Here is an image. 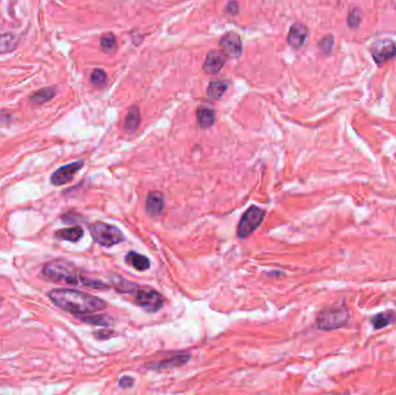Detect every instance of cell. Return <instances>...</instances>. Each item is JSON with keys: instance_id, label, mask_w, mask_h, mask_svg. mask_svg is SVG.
Returning <instances> with one entry per match:
<instances>
[{"instance_id": "cell-1", "label": "cell", "mask_w": 396, "mask_h": 395, "mask_svg": "<svg viewBox=\"0 0 396 395\" xmlns=\"http://www.w3.org/2000/svg\"><path fill=\"white\" fill-rule=\"evenodd\" d=\"M48 297L57 307L76 316L95 314L107 308L105 300L78 290L55 289L49 292Z\"/></svg>"}, {"instance_id": "cell-2", "label": "cell", "mask_w": 396, "mask_h": 395, "mask_svg": "<svg viewBox=\"0 0 396 395\" xmlns=\"http://www.w3.org/2000/svg\"><path fill=\"white\" fill-rule=\"evenodd\" d=\"M42 277L49 282L65 283L70 285H84L93 289L108 287L102 282L94 281L84 276L71 262L65 260H55L47 263L42 269Z\"/></svg>"}, {"instance_id": "cell-3", "label": "cell", "mask_w": 396, "mask_h": 395, "mask_svg": "<svg viewBox=\"0 0 396 395\" xmlns=\"http://www.w3.org/2000/svg\"><path fill=\"white\" fill-rule=\"evenodd\" d=\"M89 233L94 241L103 247H113L124 240V236L121 229L114 225L103 223V221H95V223L90 224Z\"/></svg>"}, {"instance_id": "cell-4", "label": "cell", "mask_w": 396, "mask_h": 395, "mask_svg": "<svg viewBox=\"0 0 396 395\" xmlns=\"http://www.w3.org/2000/svg\"><path fill=\"white\" fill-rule=\"evenodd\" d=\"M349 312L344 305L334 306L321 311L316 318V324L323 331H333L346 326Z\"/></svg>"}, {"instance_id": "cell-5", "label": "cell", "mask_w": 396, "mask_h": 395, "mask_svg": "<svg viewBox=\"0 0 396 395\" xmlns=\"http://www.w3.org/2000/svg\"><path fill=\"white\" fill-rule=\"evenodd\" d=\"M131 294L134 295L136 305L142 307L146 312H156L163 306L162 295L151 287L137 286Z\"/></svg>"}, {"instance_id": "cell-6", "label": "cell", "mask_w": 396, "mask_h": 395, "mask_svg": "<svg viewBox=\"0 0 396 395\" xmlns=\"http://www.w3.org/2000/svg\"><path fill=\"white\" fill-rule=\"evenodd\" d=\"M267 216V211L258 207H250L243 213L238 226V237L241 239L248 238L251 233L259 227Z\"/></svg>"}, {"instance_id": "cell-7", "label": "cell", "mask_w": 396, "mask_h": 395, "mask_svg": "<svg viewBox=\"0 0 396 395\" xmlns=\"http://www.w3.org/2000/svg\"><path fill=\"white\" fill-rule=\"evenodd\" d=\"M370 51L375 63L382 65L396 56V45L391 40H380L372 44Z\"/></svg>"}, {"instance_id": "cell-8", "label": "cell", "mask_w": 396, "mask_h": 395, "mask_svg": "<svg viewBox=\"0 0 396 395\" xmlns=\"http://www.w3.org/2000/svg\"><path fill=\"white\" fill-rule=\"evenodd\" d=\"M219 45L222 52L229 58H239L242 53V41L239 34L234 31H228L222 36L219 41Z\"/></svg>"}, {"instance_id": "cell-9", "label": "cell", "mask_w": 396, "mask_h": 395, "mask_svg": "<svg viewBox=\"0 0 396 395\" xmlns=\"http://www.w3.org/2000/svg\"><path fill=\"white\" fill-rule=\"evenodd\" d=\"M82 166H84V161H76L58 168L51 175V183L53 186H63V184L71 182L77 173L81 170Z\"/></svg>"}, {"instance_id": "cell-10", "label": "cell", "mask_w": 396, "mask_h": 395, "mask_svg": "<svg viewBox=\"0 0 396 395\" xmlns=\"http://www.w3.org/2000/svg\"><path fill=\"white\" fill-rule=\"evenodd\" d=\"M226 55L219 50H212L208 53L203 64V70L208 75H216L224 67Z\"/></svg>"}, {"instance_id": "cell-11", "label": "cell", "mask_w": 396, "mask_h": 395, "mask_svg": "<svg viewBox=\"0 0 396 395\" xmlns=\"http://www.w3.org/2000/svg\"><path fill=\"white\" fill-rule=\"evenodd\" d=\"M308 36V29L305 24L295 22L292 24L287 35V42L293 49H300L306 42Z\"/></svg>"}, {"instance_id": "cell-12", "label": "cell", "mask_w": 396, "mask_h": 395, "mask_svg": "<svg viewBox=\"0 0 396 395\" xmlns=\"http://www.w3.org/2000/svg\"><path fill=\"white\" fill-rule=\"evenodd\" d=\"M164 208V197L159 191H152L146 199V211L152 217H158Z\"/></svg>"}, {"instance_id": "cell-13", "label": "cell", "mask_w": 396, "mask_h": 395, "mask_svg": "<svg viewBox=\"0 0 396 395\" xmlns=\"http://www.w3.org/2000/svg\"><path fill=\"white\" fill-rule=\"evenodd\" d=\"M197 123L200 125L201 129H208V127L212 126L216 121V115H214L213 110L210 107L201 106L197 109Z\"/></svg>"}, {"instance_id": "cell-14", "label": "cell", "mask_w": 396, "mask_h": 395, "mask_svg": "<svg viewBox=\"0 0 396 395\" xmlns=\"http://www.w3.org/2000/svg\"><path fill=\"white\" fill-rule=\"evenodd\" d=\"M125 262L127 263V265L134 267L135 269H137L139 271L147 270V269H150V267H151V262L145 256V255H142L137 252L127 253L126 257H125Z\"/></svg>"}, {"instance_id": "cell-15", "label": "cell", "mask_w": 396, "mask_h": 395, "mask_svg": "<svg viewBox=\"0 0 396 395\" xmlns=\"http://www.w3.org/2000/svg\"><path fill=\"white\" fill-rule=\"evenodd\" d=\"M140 122V114H139V108L137 106L131 107L127 112V115L125 117L124 124H123V129L126 134H134L137 127L139 125Z\"/></svg>"}, {"instance_id": "cell-16", "label": "cell", "mask_w": 396, "mask_h": 395, "mask_svg": "<svg viewBox=\"0 0 396 395\" xmlns=\"http://www.w3.org/2000/svg\"><path fill=\"white\" fill-rule=\"evenodd\" d=\"M228 89V82L225 80H213L210 82L208 89H206V96L211 100H217L221 97L224 93Z\"/></svg>"}, {"instance_id": "cell-17", "label": "cell", "mask_w": 396, "mask_h": 395, "mask_svg": "<svg viewBox=\"0 0 396 395\" xmlns=\"http://www.w3.org/2000/svg\"><path fill=\"white\" fill-rule=\"evenodd\" d=\"M189 358H190V355H188V353H181V355H177L175 357L168 358V359H166V360L159 361V363H156V364H152L151 365L152 368H150V369L161 370V369L176 368V366L184 365L189 360Z\"/></svg>"}, {"instance_id": "cell-18", "label": "cell", "mask_w": 396, "mask_h": 395, "mask_svg": "<svg viewBox=\"0 0 396 395\" xmlns=\"http://www.w3.org/2000/svg\"><path fill=\"white\" fill-rule=\"evenodd\" d=\"M82 236H84V229H82L80 226L63 228L55 233V237L57 239H60V240H65V241H71V242L79 241L82 238Z\"/></svg>"}, {"instance_id": "cell-19", "label": "cell", "mask_w": 396, "mask_h": 395, "mask_svg": "<svg viewBox=\"0 0 396 395\" xmlns=\"http://www.w3.org/2000/svg\"><path fill=\"white\" fill-rule=\"evenodd\" d=\"M55 95H56L55 88L45 87V88L37 90L36 93L32 94V95L30 96V101H32L36 105H43V104H45V102L50 101Z\"/></svg>"}, {"instance_id": "cell-20", "label": "cell", "mask_w": 396, "mask_h": 395, "mask_svg": "<svg viewBox=\"0 0 396 395\" xmlns=\"http://www.w3.org/2000/svg\"><path fill=\"white\" fill-rule=\"evenodd\" d=\"M18 43L19 40L13 34L0 35V53H7L15 50Z\"/></svg>"}, {"instance_id": "cell-21", "label": "cell", "mask_w": 396, "mask_h": 395, "mask_svg": "<svg viewBox=\"0 0 396 395\" xmlns=\"http://www.w3.org/2000/svg\"><path fill=\"white\" fill-rule=\"evenodd\" d=\"M113 285L116 291L121 292V293L124 294H131L132 292L136 290V287L138 285L136 283H132L126 281V279L119 277V276H114L113 277Z\"/></svg>"}, {"instance_id": "cell-22", "label": "cell", "mask_w": 396, "mask_h": 395, "mask_svg": "<svg viewBox=\"0 0 396 395\" xmlns=\"http://www.w3.org/2000/svg\"><path fill=\"white\" fill-rule=\"evenodd\" d=\"M100 44H101L102 50L107 53L114 52L117 48L116 38H115V36L111 34V32H107V34L101 36Z\"/></svg>"}, {"instance_id": "cell-23", "label": "cell", "mask_w": 396, "mask_h": 395, "mask_svg": "<svg viewBox=\"0 0 396 395\" xmlns=\"http://www.w3.org/2000/svg\"><path fill=\"white\" fill-rule=\"evenodd\" d=\"M77 318L81 320L82 322L96 324V326H109V324H111L110 320L107 318V316H103V315L89 314V315H80V316H77Z\"/></svg>"}, {"instance_id": "cell-24", "label": "cell", "mask_w": 396, "mask_h": 395, "mask_svg": "<svg viewBox=\"0 0 396 395\" xmlns=\"http://www.w3.org/2000/svg\"><path fill=\"white\" fill-rule=\"evenodd\" d=\"M107 81H108V78H107L106 72L101 69H95L93 70L92 75H90V82L96 87H105Z\"/></svg>"}, {"instance_id": "cell-25", "label": "cell", "mask_w": 396, "mask_h": 395, "mask_svg": "<svg viewBox=\"0 0 396 395\" xmlns=\"http://www.w3.org/2000/svg\"><path fill=\"white\" fill-rule=\"evenodd\" d=\"M390 322H391V314L390 313L377 314L372 319V324L375 329H381L383 327L388 326Z\"/></svg>"}, {"instance_id": "cell-26", "label": "cell", "mask_w": 396, "mask_h": 395, "mask_svg": "<svg viewBox=\"0 0 396 395\" xmlns=\"http://www.w3.org/2000/svg\"><path fill=\"white\" fill-rule=\"evenodd\" d=\"M334 36L333 35H325L323 36L322 39H321V41L319 42V48L320 50L324 52V53H330L333 50V47H334Z\"/></svg>"}, {"instance_id": "cell-27", "label": "cell", "mask_w": 396, "mask_h": 395, "mask_svg": "<svg viewBox=\"0 0 396 395\" xmlns=\"http://www.w3.org/2000/svg\"><path fill=\"white\" fill-rule=\"evenodd\" d=\"M360 21H361V15H360L359 10H352V11L349 12L348 24H349L350 28L356 29V28L360 24Z\"/></svg>"}, {"instance_id": "cell-28", "label": "cell", "mask_w": 396, "mask_h": 395, "mask_svg": "<svg viewBox=\"0 0 396 395\" xmlns=\"http://www.w3.org/2000/svg\"><path fill=\"white\" fill-rule=\"evenodd\" d=\"M118 384H119V387H122V388H131L135 384V380L129 376H124V377H122L121 379H119Z\"/></svg>"}, {"instance_id": "cell-29", "label": "cell", "mask_w": 396, "mask_h": 395, "mask_svg": "<svg viewBox=\"0 0 396 395\" xmlns=\"http://www.w3.org/2000/svg\"><path fill=\"white\" fill-rule=\"evenodd\" d=\"M226 13H228L230 15H235L239 13V4L234 0H230V2L227 4L226 6Z\"/></svg>"}, {"instance_id": "cell-30", "label": "cell", "mask_w": 396, "mask_h": 395, "mask_svg": "<svg viewBox=\"0 0 396 395\" xmlns=\"http://www.w3.org/2000/svg\"><path fill=\"white\" fill-rule=\"evenodd\" d=\"M111 335H113V333H109V334H108V333L105 332V331H102V332H98V333H95V336L97 337V339H100V340L108 339V337H109V336H111Z\"/></svg>"}, {"instance_id": "cell-31", "label": "cell", "mask_w": 396, "mask_h": 395, "mask_svg": "<svg viewBox=\"0 0 396 395\" xmlns=\"http://www.w3.org/2000/svg\"><path fill=\"white\" fill-rule=\"evenodd\" d=\"M0 300H2V298H0Z\"/></svg>"}]
</instances>
